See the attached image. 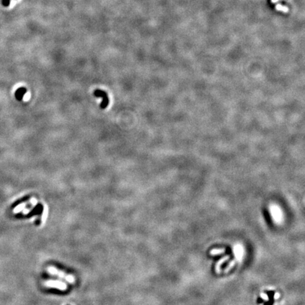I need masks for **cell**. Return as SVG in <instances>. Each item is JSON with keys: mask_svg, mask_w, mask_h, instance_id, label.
<instances>
[{"mask_svg": "<svg viewBox=\"0 0 305 305\" xmlns=\"http://www.w3.org/2000/svg\"><path fill=\"white\" fill-rule=\"evenodd\" d=\"M49 270H50V273H54V274H56V275H60V276H61V278H64V279H66L67 280H68V281L73 282L74 280V278L72 277V276H70V275H67L65 274V273H62V272H60L59 270L55 269V268H50Z\"/></svg>", "mask_w": 305, "mask_h": 305, "instance_id": "3957f363", "label": "cell"}, {"mask_svg": "<svg viewBox=\"0 0 305 305\" xmlns=\"http://www.w3.org/2000/svg\"><path fill=\"white\" fill-rule=\"evenodd\" d=\"M26 93H27V89L25 87H20L15 91V93H14L15 98L18 101H22Z\"/></svg>", "mask_w": 305, "mask_h": 305, "instance_id": "7a4b0ae2", "label": "cell"}, {"mask_svg": "<svg viewBox=\"0 0 305 305\" xmlns=\"http://www.w3.org/2000/svg\"><path fill=\"white\" fill-rule=\"evenodd\" d=\"M93 94L96 98H100L101 99H103L102 103L100 104L101 109L104 110V109H105L108 107L109 105V103H110V100H109L108 93H106L105 91L100 90V89H96V90L94 91Z\"/></svg>", "mask_w": 305, "mask_h": 305, "instance_id": "6da1fadb", "label": "cell"}]
</instances>
